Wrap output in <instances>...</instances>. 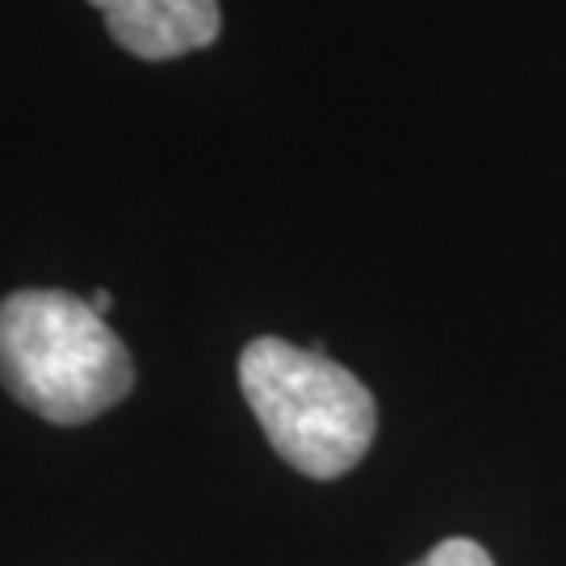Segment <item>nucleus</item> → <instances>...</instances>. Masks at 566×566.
I'll return each mask as SVG.
<instances>
[{
	"mask_svg": "<svg viewBox=\"0 0 566 566\" xmlns=\"http://www.w3.org/2000/svg\"><path fill=\"white\" fill-rule=\"evenodd\" d=\"M0 382L42 420L84 424L130 395L135 365L93 303L18 290L0 303Z\"/></svg>",
	"mask_w": 566,
	"mask_h": 566,
	"instance_id": "1",
	"label": "nucleus"
},
{
	"mask_svg": "<svg viewBox=\"0 0 566 566\" xmlns=\"http://www.w3.org/2000/svg\"><path fill=\"white\" fill-rule=\"evenodd\" d=\"M240 386L269 446L306 479H340L374 446V395L319 348L261 336L240 353Z\"/></svg>",
	"mask_w": 566,
	"mask_h": 566,
	"instance_id": "2",
	"label": "nucleus"
},
{
	"mask_svg": "<svg viewBox=\"0 0 566 566\" xmlns=\"http://www.w3.org/2000/svg\"><path fill=\"white\" fill-rule=\"evenodd\" d=\"M102 9L122 51L139 60H177L219 39V0H88Z\"/></svg>",
	"mask_w": 566,
	"mask_h": 566,
	"instance_id": "3",
	"label": "nucleus"
},
{
	"mask_svg": "<svg viewBox=\"0 0 566 566\" xmlns=\"http://www.w3.org/2000/svg\"><path fill=\"white\" fill-rule=\"evenodd\" d=\"M411 566H495V563H491V554H486L479 542H470V537H449V542L432 546L420 563H411Z\"/></svg>",
	"mask_w": 566,
	"mask_h": 566,
	"instance_id": "4",
	"label": "nucleus"
},
{
	"mask_svg": "<svg viewBox=\"0 0 566 566\" xmlns=\"http://www.w3.org/2000/svg\"><path fill=\"white\" fill-rule=\"evenodd\" d=\"M88 303H93V311H97V315H105V311H109V303H114V298H109V290H97V294H93Z\"/></svg>",
	"mask_w": 566,
	"mask_h": 566,
	"instance_id": "5",
	"label": "nucleus"
}]
</instances>
